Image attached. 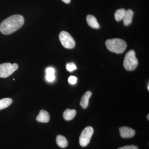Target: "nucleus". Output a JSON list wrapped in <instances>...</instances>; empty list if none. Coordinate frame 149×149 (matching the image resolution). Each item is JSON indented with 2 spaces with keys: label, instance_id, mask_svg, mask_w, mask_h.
<instances>
[{
  "label": "nucleus",
  "instance_id": "0eeeda50",
  "mask_svg": "<svg viewBox=\"0 0 149 149\" xmlns=\"http://www.w3.org/2000/svg\"><path fill=\"white\" fill-rule=\"evenodd\" d=\"M120 136L124 139H129L135 136V130L132 128L126 126H123L119 128Z\"/></svg>",
  "mask_w": 149,
  "mask_h": 149
},
{
  "label": "nucleus",
  "instance_id": "39448f33",
  "mask_svg": "<svg viewBox=\"0 0 149 149\" xmlns=\"http://www.w3.org/2000/svg\"><path fill=\"white\" fill-rule=\"evenodd\" d=\"M59 39L62 45L66 49H72L75 46V42L74 39L68 32L65 31L61 32Z\"/></svg>",
  "mask_w": 149,
  "mask_h": 149
},
{
  "label": "nucleus",
  "instance_id": "20e7f679",
  "mask_svg": "<svg viewBox=\"0 0 149 149\" xmlns=\"http://www.w3.org/2000/svg\"><path fill=\"white\" fill-rule=\"evenodd\" d=\"M18 65L17 63L12 64L9 63L0 64V77L6 78L12 74L17 69Z\"/></svg>",
  "mask_w": 149,
  "mask_h": 149
},
{
  "label": "nucleus",
  "instance_id": "4be33fe9",
  "mask_svg": "<svg viewBox=\"0 0 149 149\" xmlns=\"http://www.w3.org/2000/svg\"><path fill=\"white\" fill-rule=\"evenodd\" d=\"M149 114H148V115L147 116V118H148V120H149Z\"/></svg>",
  "mask_w": 149,
  "mask_h": 149
},
{
  "label": "nucleus",
  "instance_id": "6e6552de",
  "mask_svg": "<svg viewBox=\"0 0 149 149\" xmlns=\"http://www.w3.org/2000/svg\"><path fill=\"white\" fill-rule=\"evenodd\" d=\"M50 116L48 112L44 110L40 111L36 118L37 121L41 123H47L49 121Z\"/></svg>",
  "mask_w": 149,
  "mask_h": 149
},
{
  "label": "nucleus",
  "instance_id": "9b49d317",
  "mask_svg": "<svg viewBox=\"0 0 149 149\" xmlns=\"http://www.w3.org/2000/svg\"><path fill=\"white\" fill-rule=\"evenodd\" d=\"M86 19L87 23L90 27L94 29H97L100 28V24L98 23L97 19L95 16L91 15H89L87 16Z\"/></svg>",
  "mask_w": 149,
  "mask_h": 149
},
{
  "label": "nucleus",
  "instance_id": "7ed1b4c3",
  "mask_svg": "<svg viewBox=\"0 0 149 149\" xmlns=\"http://www.w3.org/2000/svg\"><path fill=\"white\" fill-rule=\"evenodd\" d=\"M138 65V60L136 57V53L131 50L126 53L123 61V65L125 69L129 71H133L136 69Z\"/></svg>",
  "mask_w": 149,
  "mask_h": 149
},
{
  "label": "nucleus",
  "instance_id": "ddd939ff",
  "mask_svg": "<svg viewBox=\"0 0 149 149\" xmlns=\"http://www.w3.org/2000/svg\"><path fill=\"white\" fill-rule=\"evenodd\" d=\"M57 144L59 147L65 148L68 146V142L66 138L62 135H58L56 139Z\"/></svg>",
  "mask_w": 149,
  "mask_h": 149
},
{
  "label": "nucleus",
  "instance_id": "412c9836",
  "mask_svg": "<svg viewBox=\"0 0 149 149\" xmlns=\"http://www.w3.org/2000/svg\"><path fill=\"white\" fill-rule=\"evenodd\" d=\"M63 2L66 3H70V0H62Z\"/></svg>",
  "mask_w": 149,
  "mask_h": 149
},
{
  "label": "nucleus",
  "instance_id": "f8f14e48",
  "mask_svg": "<svg viewBox=\"0 0 149 149\" xmlns=\"http://www.w3.org/2000/svg\"><path fill=\"white\" fill-rule=\"evenodd\" d=\"M76 114V111L75 110L67 109L63 113V116L65 120H70L74 118Z\"/></svg>",
  "mask_w": 149,
  "mask_h": 149
},
{
  "label": "nucleus",
  "instance_id": "f03ea898",
  "mask_svg": "<svg viewBox=\"0 0 149 149\" xmlns=\"http://www.w3.org/2000/svg\"><path fill=\"white\" fill-rule=\"evenodd\" d=\"M108 49L117 54L123 53L127 48V44L124 40L120 39H109L106 42Z\"/></svg>",
  "mask_w": 149,
  "mask_h": 149
},
{
  "label": "nucleus",
  "instance_id": "1a4fd4ad",
  "mask_svg": "<svg viewBox=\"0 0 149 149\" xmlns=\"http://www.w3.org/2000/svg\"><path fill=\"white\" fill-rule=\"evenodd\" d=\"M92 93L91 91H87L81 98L80 105L83 109L87 108L89 104V99L92 96Z\"/></svg>",
  "mask_w": 149,
  "mask_h": 149
},
{
  "label": "nucleus",
  "instance_id": "6ab92c4d",
  "mask_svg": "<svg viewBox=\"0 0 149 149\" xmlns=\"http://www.w3.org/2000/svg\"><path fill=\"white\" fill-rule=\"evenodd\" d=\"M118 149H139V148L138 147L136 146L131 145V146H126L121 147V148H118Z\"/></svg>",
  "mask_w": 149,
  "mask_h": 149
},
{
  "label": "nucleus",
  "instance_id": "aec40b11",
  "mask_svg": "<svg viewBox=\"0 0 149 149\" xmlns=\"http://www.w3.org/2000/svg\"><path fill=\"white\" fill-rule=\"evenodd\" d=\"M47 74H54L55 70L53 68H49L46 70Z\"/></svg>",
  "mask_w": 149,
  "mask_h": 149
},
{
  "label": "nucleus",
  "instance_id": "f3484780",
  "mask_svg": "<svg viewBox=\"0 0 149 149\" xmlns=\"http://www.w3.org/2000/svg\"><path fill=\"white\" fill-rule=\"evenodd\" d=\"M46 79L49 82H52L55 79V76L54 74H47Z\"/></svg>",
  "mask_w": 149,
  "mask_h": 149
},
{
  "label": "nucleus",
  "instance_id": "9d476101",
  "mask_svg": "<svg viewBox=\"0 0 149 149\" xmlns=\"http://www.w3.org/2000/svg\"><path fill=\"white\" fill-rule=\"evenodd\" d=\"M133 12L130 9L125 11L124 17L123 19V24L125 26H128L131 24L133 16Z\"/></svg>",
  "mask_w": 149,
  "mask_h": 149
},
{
  "label": "nucleus",
  "instance_id": "2eb2a0df",
  "mask_svg": "<svg viewBox=\"0 0 149 149\" xmlns=\"http://www.w3.org/2000/svg\"><path fill=\"white\" fill-rule=\"evenodd\" d=\"M125 11L126 10L123 8L119 9L116 11L115 13L114 16L116 21L119 22L122 20L124 17Z\"/></svg>",
  "mask_w": 149,
  "mask_h": 149
},
{
  "label": "nucleus",
  "instance_id": "a211bd4d",
  "mask_svg": "<svg viewBox=\"0 0 149 149\" xmlns=\"http://www.w3.org/2000/svg\"><path fill=\"white\" fill-rule=\"evenodd\" d=\"M68 81L70 84L74 85L77 83V78L75 76H70L68 78Z\"/></svg>",
  "mask_w": 149,
  "mask_h": 149
},
{
  "label": "nucleus",
  "instance_id": "4468645a",
  "mask_svg": "<svg viewBox=\"0 0 149 149\" xmlns=\"http://www.w3.org/2000/svg\"><path fill=\"white\" fill-rule=\"evenodd\" d=\"M13 100L10 98H6L0 100V110L6 108L12 103Z\"/></svg>",
  "mask_w": 149,
  "mask_h": 149
},
{
  "label": "nucleus",
  "instance_id": "f257e3e1",
  "mask_svg": "<svg viewBox=\"0 0 149 149\" xmlns=\"http://www.w3.org/2000/svg\"><path fill=\"white\" fill-rule=\"evenodd\" d=\"M24 23V19L20 15H15L6 19L0 24V31L9 35L19 29Z\"/></svg>",
  "mask_w": 149,
  "mask_h": 149
},
{
  "label": "nucleus",
  "instance_id": "5701e85b",
  "mask_svg": "<svg viewBox=\"0 0 149 149\" xmlns=\"http://www.w3.org/2000/svg\"><path fill=\"white\" fill-rule=\"evenodd\" d=\"M148 91H149V84H148Z\"/></svg>",
  "mask_w": 149,
  "mask_h": 149
},
{
  "label": "nucleus",
  "instance_id": "dca6fc26",
  "mask_svg": "<svg viewBox=\"0 0 149 149\" xmlns=\"http://www.w3.org/2000/svg\"><path fill=\"white\" fill-rule=\"evenodd\" d=\"M67 70L69 72H72L77 69L76 65L73 63H68L66 65Z\"/></svg>",
  "mask_w": 149,
  "mask_h": 149
},
{
  "label": "nucleus",
  "instance_id": "423d86ee",
  "mask_svg": "<svg viewBox=\"0 0 149 149\" xmlns=\"http://www.w3.org/2000/svg\"><path fill=\"white\" fill-rule=\"evenodd\" d=\"M94 133V129L91 126L86 127L82 131L79 138V143L82 147L88 146Z\"/></svg>",
  "mask_w": 149,
  "mask_h": 149
}]
</instances>
